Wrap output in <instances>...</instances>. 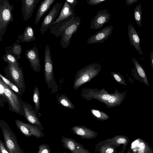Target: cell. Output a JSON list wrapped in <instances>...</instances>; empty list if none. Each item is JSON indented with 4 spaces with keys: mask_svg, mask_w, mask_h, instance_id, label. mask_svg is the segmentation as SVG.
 I'll use <instances>...</instances> for the list:
<instances>
[{
    "mask_svg": "<svg viewBox=\"0 0 153 153\" xmlns=\"http://www.w3.org/2000/svg\"><path fill=\"white\" fill-rule=\"evenodd\" d=\"M4 68L5 77L16 85L22 94L25 91V84L24 74L20 66H16L7 62Z\"/></svg>",
    "mask_w": 153,
    "mask_h": 153,
    "instance_id": "1",
    "label": "cell"
},
{
    "mask_svg": "<svg viewBox=\"0 0 153 153\" xmlns=\"http://www.w3.org/2000/svg\"><path fill=\"white\" fill-rule=\"evenodd\" d=\"M0 126L4 143L9 153H25L20 148L16 137L8 124L3 120L0 121Z\"/></svg>",
    "mask_w": 153,
    "mask_h": 153,
    "instance_id": "2",
    "label": "cell"
},
{
    "mask_svg": "<svg viewBox=\"0 0 153 153\" xmlns=\"http://www.w3.org/2000/svg\"><path fill=\"white\" fill-rule=\"evenodd\" d=\"M44 74L45 82L53 94L58 91V86L54 77L53 62L48 45L46 46L45 53Z\"/></svg>",
    "mask_w": 153,
    "mask_h": 153,
    "instance_id": "3",
    "label": "cell"
},
{
    "mask_svg": "<svg viewBox=\"0 0 153 153\" xmlns=\"http://www.w3.org/2000/svg\"><path fill=\"white\" fill-rule=\"evenodd\" d=\"M14 8L8 0H0V41L4 35L10 22L13 21L12 11Z\"/></svg>",
    "mask_w": 153,
    "mask_h": 153,
    "instance_id": "4",
    "label": "cell"
},
{
    "mask_svg": "<svg viewBox=\"0 0 153 153\" xmlns=\"http://www.w3.org/2000/svg\"><path fill=\"white\" fill-rule=\"evenodd\" d=\"M2 80L9 109L12 112L24 116V101L20 97L19 95L10 88Z\"/></svg>",
    "mask_w": 153,
    "mask_h": 153,
    "instance_id": "5",
    "label": "cell"
},
{
    "mask_svg": "<svg viewBox=\"0 0 153 153\" xmlns=\"http://www.w3.org/2000/svg\"><path fill=\"white\" fill-rule=\"evenodd\" d=\"M80 23V17L78 16L75 17L71 24L65 29L61 35L60 42L63 48H66L69 45L71 37L76 33Z\"/></svg>",
    "mask_w": 153,
    "mask_h": 153,
    "instance_id": "6",
    "label": "cell"
},
{
    "mask_svg": "<svg viewBox=\"0 0 153 153\" xmlns=\"http://www.w3.org/2000/svg\"><path fill=\"white\" fill-rule=\"evenodd\" d=\"M62 2H56L52 7L41 24L39 31L42 34H43L51 27L62 8Z\"/></svg>",
    "mask_w": 153,
    "mask_h": 153,
    "instance_id": "7",
    "label": "cell"
},
{
    "mask_svg": "<svg viewBox=\"0 0 153 153\" xmlns=\"http://www.w3.org/2000/svg\"><path fill=\"white\" fill-rule=\"evenodd\" d=\"M15 124L20 131L26 137L34 136L39 138L44 136V134L37 127L16 119Z\"/></svg>",
    "mask_w": 153,
    "mask_h": 153,
    "instance_id": "8",
    "label": "cell"
},
{
    "mask_svg": "<svg viewBox=\"0 0 153 153\" xmlns=\"http://www.w3.org/2000/svg\"><path fill=\"white\" fill-rule=\"evenodd\" d=\"M111 16L106 8L97 12L91 21L89 28L95 30L101 29L109 21Z\"/></svg>",
    "mask_w": 153,
    "mask_h": 153,
    "instance_id": "9",
    "label": "cell"
},
{
    "mask_svg": "<svg viewBox=\"0 0 153 153\" xmlns=\"http://www.w3.org/2000/svg\"><path fill=\"white\" fill-rule=\"evenodd\" d=\"M61 141L63 143L62 146L71 153H91L83 145L72 138L62 136Z\"/></svg>",
    "mask_w": 153,
    "mask_h": 153,
    "instance_id": "10",
    "label": "cell"
},
{
    "mask_svg": "<svg viewBox=\"0 0 153 153\" xmlns=\"http://www.w3.org/2000/svg\"><path fill=\"white\" fill-rule=\"evenodd\" d=\"M24 117L30 123L37 127L40 130L44 129L37 113L28 102L24 101Z\"/></svg>",
    "mask_w": 153,
    "mask_h": 153,
    "instance_id": "11",
    "label": "cell"
},
{
    "mask_svg": "<svg viewBox=\"0 0 153 153\" xmlns=\"http://www.w3.org/2000/svg\"><path fill=\"white\" fill-rule=\"evenodd\" d=\"M114 28L112 25L105 27L91 36L87 40L88 44L102 43L111 34Z\"/></svg>",
    "mask_w": 153,
    "mask_h": 153,
    "instance_id": "12",
    "label": "cell"
},
{
    "mask_svg": "<svg viewBox=\"0 0 153 153\" xmlns=\"http://www.w3.org/2000/svg\"><path fill=\"white\" fill-rule=\"evenodd\" d=\"M27 58L29 60L30 67L33 71L38 73L41 66L39 58L38 49L36 46L27 50L25 53Z\"/></svg>",
    "mask_w": 153,
    "mask_h": 153,
    "instance_id": "13",
    "label": "cell"
},
{
    "mask_svg": "<svg viewBox=\"0 0 153 153\" xmlns=\"http://www.w3.org/2000/svg\"><path fill=\"white\" fill-rule=\"evenodd\" d=\"M40 0H22L21 12L25 21L33 16L37 3Z\"/></svg>",
    "mask_w": 153,
    "mask_h": 153,
    "instance_id": "14",
    "label": "cell"
},
{
    "mask_svg": "<svg viewBox=\"0 0 153 153\" xmlns=\"http://www.w3.org/2000/svg\"><path fill=\"white\" fill-rule=\"evenodd\" d=\"M132 60L134 68L132 69V70L134 78L139 80L141 82L149 86L147 76L144 69L137 59L132 58Z\"/></svg>",
    "mask_w": 153,
    "mask_h": 153,
    "instance_id": "15",
    "label": "cell"
},
{
    "mask_svg": "<svg viewBox=\"0 0 153 153\" xmlns=\"http://www.w3.org/2000/svg\"><path fill=\"white\" fill-rule=\"evenodd\" d=\"M71 130L74 134L79 136L82 139H94L98 134L97 132L85 126H76L72 127Z\"/></svg>",
    "mask_w": 153,
    "mask_h": 153,
    "instance_id": "16",
    "label": "cell"
},
{
    "mask_svg": "<svg viewBox=\"0 0 153 153\" xmlns=\"http://www.w3.org/2000/svg\"><path fill=\"white\" fill-rule=\"evenodd\" d=\"M128 34L131 45L141 55L143 53L140 44V38L136 30L131 23L128 26Z\"/></svg>",
    "mask_w": 153,
    "mask_h": 153,
    "instance_id": "17",
    "label": "cell"
},
{
    "mask_svg": "<svg viewBox=\"0 0 153 153\" xmlns=\"http://www.w3.org/2000/svg\"><path fill=\"white\" fill-rule=\"evenodd\" d=\"M74 15H76L74 9L70 5L66 0L65 1L59 14L51 27L56 24L65 21Z\"/></svg>",
    "mask_w": 153,
    "mask_h": 153,
    "instance_id": "18",
    "label": "cell"
},
{
    "mask_svg": "<svg viewBox=\"0 0 153 153\" xmlns=\"http://www.w3.org/2000/svg\"><path fill=\"white\" fill-rule=\"evenodd\" d=\"M117 146L107 139L97 144L95 146L94 152L95 153H117Z\"/></svg>",
    "mask_w": 153,
    "mask_h": 153,
    "instance_id": "19",
    "label": "cell"
},
{
    "mask_svg": "<svg viewBox=\"0 0 153 153\" xmlns=\"http://www.w3.org/2000/svg\"><path fill=\"white\" fill-rule=\"evenodd\" d=\"M75 15H74L65 21L56 24L51 27L50 28V33L54 35L57 38L61 36L65 29L73 21Z\"/></svg>",
    "mask_w": 153,
    "mask_h": 153,
    "instance_id": "20",
    "label": "cell"
},
{
    "mask_svg": "<svg viewBox=\"0 0 153 153\" xmlns=\"http://www.w3.org/2000/svg\"><path fill=\"white\" fill-rule=\"evenodd\" d=\"M56 0H43L37 9L34 22L37 25L42 16L49 9Z\"/></svg>",
    "mask_w": 153,
    "mask_h": 153,
    "instance_id": "21",
    "label": "cell"
},
{
    "mask_svg": "<svg viewBox=\"0 0 153 153\" xmlns=\"http://www.w3.org/2000/svg\"><path fill=\"white\" fill-rule=\"evenodd\" d=\"M34 31L33 27L30 26H27L22 35L18 36V38L23 42H29L35 41L36 39L35 36Z\"/></svg>",
    "mask_w": 153,
    "mask_h": 153,
    "instance_id": "22",
    "label": "cell"
},
{
    "mask_svg": "<svg viewBox=\"0 0 153 153\" xmlns=\"http://www.w3.org/2000/svg\"><path fill=\"white\" fill-rule=\"evenodd\" d=\"M108 139L110 142L118 148L122 144L123 145V146L126 147L129 141L128 137L123 135H115L112 138Z\"/></svg>",
    "mask_w": 153,
    "mask_h": 153,
    "instance_id": "23",
    "label": "cell"
},
{
    "mask_svg": "<svg viewBox=\"0 0 153 153\" xmlns=\"http://www.w3.org/2000/svg\"><path fill=\"white\" fill-rule=\"evenodd\" d=\"M5 51L6 53H9L18 59L21 58L20 55L22 51V45L17 42L14 43L12 46L6 47Z\"/></svg>",
    "mask_w": 153,
    "mask_h": 153,
    "instance_id": "24",
    "label": "cell"
},
{
    "mask_svg": "<svg viewBox=\"0 0 153 153\" xmlns=\"http://www.w3.org/2000/svg\"><path fill=\"white\" fill-rule=\"evenodd\" d=\"M137 153H153V150L145 141L140 140Z\"/></svg>",
    "mask_w": 153,
    "mask_h": 153,
    "instance_id": "25",
    "label": "cell"
},
{
    "mask_svg": "<svg viewBox=\"0 0 153 153\" xmlns=\"http://www.w3.org/2000/svg\"><path fill=\"white\" fill-rule=\"evenodd\" d=\"M33 100L34 103V110L37 113L40 108V100L39 90L36 85L33 91Z\"/></svg>",
    "mask_w": 153,
    "mask_h": 153,
    "instance_id": "26",
    "label": "cell"
},
{
    "mask_svg": "<svg viewBox=\"0 0 153 153\" xmlns=\"http://www.w3.org/2000/svg\"><path fill=\"white\" fill-rule=\"evenodd\" d=\"M142 15L141 4H140L135 8L134 18L137 24L140 27L142 26Z\"/></svg>",
    "mask_w": 153,
    "mask_h": 153,
    "instance_id": "27",
    "label": "cell"
},
{
    "mask_svg": "<svg viewBox=\"0 0 153 153\" xmlns=\"http://www.w3.org/2000/svg\"><path fill=\"white\" fill-rule=\"evenodd\" d=\"M3 60L7 62L10 63L16 66H20L18 62V59L9 53H6L2 57Z\"/></svg>",
    "mask_w": 153,
    "mask_h": 153,
    "instance_id": "28",
    "label": "cell"
},
{
    "mask_svg": "<svg viewBox=\"0 0 153 153\" xmlns=\"http://www.w3.org/2000/svg\"><path fill=\"white\" fill-rule=\"evenodd\" d=\"M0 77L1 78L4 82L7 85L18 95H22V94L21 93L19 88L16 85L11 82L8 79L3 76L1 74H0Z\"/></svg>",
    "mask_w": 153,
    "mask_h": 153,
    "instance_id": "29",
    "label": "cell"
},
{
    "mask_svg": "<svg viewBox=\"0 0 153 153\" xmlns=\"http://www.w3.org/2000/svg\"><path fill=\"white\" fill-rule=\"evenodd\" d=\"M0 105L4 106V104L7 102L4 93V88L2 82V80L0 78Z\"/></svg>",
    "mask_w": 153,
    "mask_h": 153,
    "instance_id": "30",
    "label": "cell"
},
{
    "mask_svg": "<svg viewBox=\"0 0 153 153\" xmlns=\"http://www.w3.org/2000/svg\"><path fill=\"white\" fill-rule=\"evenodd\" d=\"M56 98L58 102L61 105L65 107H69L70 104L64 95H62L59 96L58 94L56 95Z\"/></svg>",
    "mask_w": 153,
    "mask_h": 153,
    "instance_id": "31",
    "label": "cell"
},
{
    "mask_svg": "<svg viewBox=\"0 0 153 153\" xmlns=\"http://www.w3.org/2000/svg\"><path fill=\"white\" fill-rule=\"evenodd\" d=\"M37 153H51L50 146L47 144H42L38 147Z\"/></svg>",
    "mask_w": 153,
    "mask_h": 153,
    "instance_id": "32",
    "label": "cell"
},
{
    "mask_svg": "<svg viewBox=\"0 0 153 153\" xmlns=\"http://www.w3.org/2000/svg\"><path fill=\"white\" fill-rule=\"evenodd\" d=\"M102 99L105 100H108L110 103H113L115 101L116 98L115 97L111 96L108 94H104L102 96Z\"/></svg>",
    "mask_w": 153,
    "mask_h": 153,
    "instance_id": "33",
    "label": "cell"
},
{
    "mask_svg": "<svg viewBox=\"0 0 153 153\" xmlns=\"http://www.w3.org/2000/svg\"><path fill=\"white\" fill-rule=\"evenodd\" d=\"M106 0H87V3L89 5H98L102 2L106 1Z\"/></svg>",
    "mask_w": 153,
    "mask_h": 153,
    "instance_id": "34",
    "label": "cell"
},
{
    "mask_svg": "<svg viewBox=\"0 0 153 153\" xmlns=\"http://www.w3.org/2000/svg\"><path fill=\"white\" fill-rule=\"evenodd\" d=\"M0 153H9L4 142L0 140Z\"/></svg>",
    "mask_w": 153,
    "mask_h": 153,
    "instance_id": "35",
    "label": "cell"
},
{
    "mask_svg": "<svg viewBox=\"0 0 153 153\" xmlns=\"http://www.w3.org/2000/svg\"><path fill=\"white\" fill-rule=\"evenodd\" d=\"M70 5L73 8H74L78 3V1L77 0H66Z\"/></svg>",
    "mask_w": 153,
    "mask_h": 153,
    "instance_id": "36",
    "label": "cell"
},
{
    "mask_svg": "<svg viewBox=\"0 0 153 153\" xmlns=\"http://www.w3.org/2000/svg\"><path fill=\"white\" fill-rule=\"evenodd\" d=\"M114 76L116 80L118 82H121L123 85H126V84L124 82L123 80H122V78L119 75L117 74H115Z\"/></svg>",
    "mask_w": 153,
    "mask_h": 153,
    "instance_id": "37",
    "label": "cell"
},
{
    "mask_svg": "<svg viewBox=\"0 0 153 153\" xmlns=\"http://www.w3.org/2000/svg\"><path fill=\"white\" fill-rule=\"evenodd\" d=\"M93 114L98 118H100L101 117V114L100 112L97 110H93L92 111Z\"/></svg>",
    "mask_w": 153,
    "mask_h": 153,
    "instance_id": "38",
    "label": "cell"
},
{
    "mask_svg": "<svg viewBox=\"0 0 153 153\" xmlns=\"http://www.w3.org/2000/svg\"><path fill=\"white\" fill-rule=\"evenodd\" d=\"M138 0H126L125 3L128 5H130L137 2Z\"/></svg>",
    "mask_w": 153,
    "mask_h": 153,
    "instance_id": "39",
    "label": "cell"
},
{
    "mask_svg": "<svg viewBox=\"0 0 153 153\" xmlns=\"http://www.w3.org/2000/svg\"><path fill=\"white\" fill-rule=\"evenodd\" d=\"M150 57L151 61V65L153 70V50H152L150 52Z\"/></svg>",
    "mask_w": 153,
    "mask_h": 153,
    "instance_id": "40",
    "label": "cell"
},
{
    "mask_svg": "<svg viewBox=\"0 0 153 153\" xmlns=\"http://www.w3.org/2000/svg\"><path fill=\"white\" fill-rule=\"evenodd\" d=\"M89 78V76L87 74L83 75L82 77V80L84 82H87Z\"/></svg>",
    "mask_w": 153,
    "mask_h": 153,
    "instance_id": "41",
    "label": "cell"
},
{
    "mask_svg": "<svg viewBox=\"0 0 153 153\" xmlns=\"http://www.w3.org/2000/svg\"><path fill=\"white\" fill-rule=\"evenodd\" d=\"M126 147H125L123 146L122 149L121 151L118 152L117 153H127V152H124L126 149Z\"/></svg>",
    "mask_w": 153,
    "mask_h": 153,
    "instance_id": "42",
    "label": "cell"
},
{
    "mask_svg": "<svg viewBox=\"0 0 153 153\" xmlns=\"http://www.w3.org/2000/svg\"><path fill=\"white\" fill-rule=\"evenodd\" d=\"M127 153H137L136 152H132L129 150H128Z\"/></svg>",
    "mask_w": 153,
    "mask_h": 153,
    "instance_id": "43",
    "label": "cell"
}]
</instances>
